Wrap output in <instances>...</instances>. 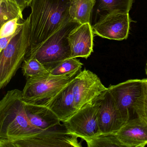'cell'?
<instances>
[{"label":"cell","mask_w":147,"mask_h":147,"mask_svg":"<svg viewBox=\"0 0 147 147\" xmlns=\"http://www.w3.org/2000/svg\"><path fill=\"white\" fill-rule=\"evenodd\" d=\"M23 11L15 0H0L1 26L10 20H23Z\"/></svg>","instance_id":"d6986e66"},{"label":"cell","mask_w":147,"mask_h":147,"mask_svg":"<svg viewBox=\"0 0 147 147\" xmlns=\"http://www.w3.org/2000/svg\"><path fill=\"white\" fill-rule=\"evenodd\" d=\"M72 0H32L29 5L30 55L71 19L69 10Z\"/></svg>","instance_id":"6da1fadb"},{"label":"cell","mask_w":147,"mask_h":147,"mask_svg":"<svg viewBox=\"0 0 147 147\" xmlns=\"http://www.w3.org/2000/svg\"><path fill=\"white\" fill-rule=\"evenodd\" d=\"M125 147H144L147 144V123L137 117L128 120L116 133Z\"/></svg>","instance_id":"4fadbf2b"},{"label":"cell","mask_w":147,"mask_h":147,"mask_svg":"<svg viewBox=\"0 0 147 147\" xmlns=\"http://www.w3.org/2000/svg\"><path fill=\"white\" fill-rule=\"evenodd\" d=\"M30 32L28 17L7 46L0 52V88L8 85L25 59L30 47Z\"/></svg>","instance_id":"3957f363"},{"label":"cell","mask_w":147,"mask_h":147,"mask_svg":"<svg viewBox=\"0 0 147 147\" xmlns=\"http://www.w3.org/2000/svg\"><path fill=\"white\" fill-rule=\"evenodd\" d=\"M107 89L97 75L84 69L73 81L72 92L76 108L78 111L99 101Z\"/></svg>","instance_id":"52a82bcc"},{"label":"cell","mask_w":147,"mask_h":147,"mask_svg":"<svg viewBox=\"0 0 147 147\" xmlns=\"http://www.w3.org/2000/svg\"><path fill=\"white\" fill-rule=\"evenodd\" d=\"M22 23H20L19 25L18 28V30H17V32L13 34V35H11V36H8L5 37L0 38V52H1L3 50H4L6 47L8 45L9 43L10 42L12 38L14 36L16 35V33L18 32V31L19 29L20 28V26L22 25Z\"/></svg>","instance_id":"cb8c5ba5"},{"label":"cell","mask_w":147,"mask_h":147,"mask_svg":"<svg viewBox=\"0 0 147 147\" xmlns=\"http://www.w3.org/2000/svg\"><path fill=\"white\" fill-rule=\"evenodd\" d=\"M41 131L32 124L27 117L22 91H8L0 101V140L21 139Z\"/></svg>","instance_id":"7a4b0ae2"},{"label":"cell","mask_w":147,"mask_h":147,"mask_svg":"<svg viewBox=\"0 0 147 147\" xmlns=\"http://www.w3.org/2000/svg\"><path fill=\"white\" fill-rule=\"evenodd\" d=\"M133 0H95L94 7L100 19L115 12L129 13Z\"/></svg>","instance_id":"e0dca14e"},{"label":"cell","mask_w":147,"mask_h":147,"mask_svg":"<svg viewBox=\"0 0 147 147\" xmlns=\"http://www.w3.org/2000/svg\"><path fill=\"white\" fill-rule=\"evenodd\" d=\"M80 25L71 19L25 59L35 57L47 69L71 58L69 36Z\"/></svg>","instance_id":"277c9868"},{"label":"cell","mask_w":147,"mask_h":147,"mask_svg":"<svg viewBox=\"0 0 147 147\" xmlns=\"http://www.w3.org/2000/svg\"><path fill=\"white\" fill-rule=\"evenodd\" d=\"M142 80H130L110 86L108 91L114 99L125 121L131 119L135 113L133 106L142 93Z\"/></svg>","instance_id":"9c48e42d"},{"label":"cell","mask_w":147,"mask_h":147,"mask_svg":"<svg viewBox=\"0 0 147 147\" xmlns=\"http://www.w3.org/2000/svg\"><path fill=\"white\" fill-rule=\"evenodd\" d=\"M21 68L23 75L26 80L42 77L50 74L45 66L35 57L26 58Z\"/></svg>","instance_id":"ffe728a7"},{"label":"cell","mask_w":147,"mask_h":147,"mask_svg":"<svg viewBox=\"0 0 147 147\" xmlns=\"http://www.w3.org/2000/svg\"><path fill=\"white\" fill-rule=\"evenodd\" d=\"M95 0H72L69 13L70 18L80 24L90 23Z\"/></svg>","instance_id":"2e32d148"},{"label":"cell","mask_w":147,"mask_h":147,"mask_svg":"<svg viewBox=\"0 0 147 147\" xmlns=\"http://www.w3.org/2000/svg\"><path fill=\"white\" fill-rule=\"evenodd\" d=\"M77 74L55 76L49 74L27 79L22 91L23 100L29 104L46 106L74 80Z\"/></svg>","instance_id":"5b68a950"},{"label":"cell","mask_w":147,"mask_h":147,"mask_svg":"<svg viewBox=\"0 0 147 147\" xmlns=\"http://www.w3.org/2000/svg\"><path fill=\"white\" fill-rule=\"evenodd\" d=\"M18 3L22 11H24L27 7H29V5L32 0H15Z\"/></svg>","instance_id":"d4e9b609"},{"label":"cell","mask_w":147,"mask_h":147,"mask_svg":"<svg viewBox=\"0 0 147 147\" xmlns=\"http://www.w3.org/2000/svg\"><path fill=\"white\" fill-rule=\"evenodd\" d=\"M78 138L70 134L63 123L29 137L0 140V147H81Z\"/></svg>","instance_id":"8992f818"},{"label":"cell","mask_w":147,"mask_h":147,"mask_svg":"<svg viewBox=\"0 0 147 147\" xmlns=\"http://www.w3.org/2000/svg\"><path fill=\"white\" fill-rule=\"evenodd\" d=\"M20 20L18 19H15L6 22L1 26L0 38L8 36L15 34L20 24L18 23Z\"/></svg>","instance_id":"603a6c76"},{"label":"cell","mask_w":147,"mask_h":147,"mask_svg":"<svg viewBox=\"0 0 147 147\" xmlns=\"http://www.w3.org/2000/svg\"><path fill=\"white\" fill-rule=\"evenodd\" d=\"M101 99L81 108L71 117L63 122L70 134L84 140L101 134L99 119Z\"/></svg>","instance_id":"ba28073f"},{"label":"cell","mask_w":147,"mask_h":147,"mask_svg":"<svg viewBox=\"0 0 147 147\" xmlns=\"http://www.w3.org/2000/svg\"><path fill=\"white\" fill-rule=\"evenodd\" d=\"M83 64L77 58H70L48 68L50 74L55 76L74 75L82 71Z\"/></svg>","instance_id":"ac0fdd59"},{"label":"cell","mask_w":147,"mask_h":147,"mask_svg":"<svg viewBox=\"0 0 147 147\" xmlns=\"http://www.w3.org/2000/svg\"><path fill=\"white\" fill-rule=\"evenodd\" d=\"M107 89L100 101L99 124L101 134H116L126 123Z\"/></svg>","instance_id":"8fae6325"},{"label":"cell","mask_w":147,"mask_h":147,"mask_svg":"<svg viewBox=\"0 0 147 147\" xmlns=\"http://www.w3.org/2000/svg\"><path fill=\"white\" fill-rule=\"evenodd\" d=\"M133 108L137 117L147 123V79L142 80V93L134 104Z\"/></svg>","instance_id":"7402d4cb"},{"label":"cell","mask_w":147,"mask_h":147,"mask_svg":"<svg viewBox=\"0 0 147 147\" xmlns=\"http://www.w3.org/2000/svg\"><path fill=\"white\" fill-rule=\"evenodd\" d=\"M146 74L147 76V64H146Z\"/></svg>","instance_id":"484cf974"},{"label":"cell","mask_w":147,"mask_h":147,"mask_svg":"<svg viewBox=\"0 0 147 147\" xmlns=\"http://www.w3.org/2000/svg\"><path fill=\"white\" fill-rule=\"evenodd\" d=\"M24 103L27 117L37 129L44 130L61 124L57 115L47 106Z\"/></svg>","instance_id":"5bb4252c"},{"label":"cell","mask_w":147,"mask_h":147,"mask_svg":"<svg viewBox=\"0 0 147 147\" xmlns=\"http://www.w3.org/2000/svg\"><path fill=\"white\" fill-rule=\"evenodd\" d=\"M94 32L90 23L80 24L68 37L71 58L87 59L93 51Z\"/></svg>","instance_id":"7c38bea8"},{"label":"cell","mask_w":147,"mask_h":147,"mask_svg":"<svg viewBox=\"0 0 147 147\" xmlns=\"http://www.w3.org/2000/svg\"><path fill=\"white\" fill-rule=\"evenodd\" d=\"M73 81L45 106L55 113L62 123L77 111L72 92Z\"/></svg>","instance_id":"9a60e30c"},{"label":"cell","mask_w":147,"mask_h":147,"mask_svg":"<svg viewBox=\"0 0 147 147\" xmlns=\"http://www.w3.org/2000/svg\"><path fill=\"white\" fill-rule=\"evenodd\" d=\"M131 22L129 13L115 12L100 19L92 27L97 36L120 41L128 37Z\"/></svg>","instance_id":"30bf717a"},{"label":"cell","mask_w":147,"mask_h":147,"mask_svg":"<svg viewBox=\"0 0 147 147\" xmlns=\"http://www.w3.org/2000/svg\"><path fill=\"white\" fill-rule=\"evenodd\" d=\"M88 147H125L116 134H102L85 139Z\"/></svg>","instance_id":"44dd1931"}]
</instances>
